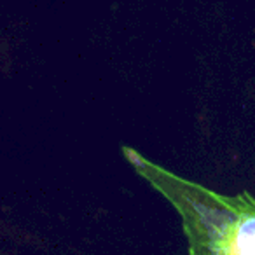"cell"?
<instances>
[{"label": "cell", "mask_w": 255, "mask_h": 255, "mask_svg": "<svg viewBox=\"0 0 255 255\" xmlns=\"http://www.w3.org/2000/svg\"><path fill=\"white\" fill-rule=\"evenodd\" d=\"M128 161L178 210L189 255H255V198L222 196L152 164L133 149Z\"/></svg>", "instance_id": "obj_1"}]
</instances>
